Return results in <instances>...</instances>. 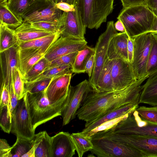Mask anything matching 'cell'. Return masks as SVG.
<instances>
[{
	"label": "cell",
	"instance_id": "obj_1",
	"mask_svg": "<svg viewBox=\"0 0 157 157\" xmlns=\"http://www.w3.org/2000/svg\"><path fill=\"white\" fill-rule=\"evenodd\" d=\"M148 77L137 80L120 91L98 92L92 89L78 110L77 117L79 119L86 122V127L112 111L139 101L142 90L141 84Z\"/></svg>",
	"mask_w": 157,
	"mask_h": 157
},
{
	"label": "cell",
	"instance_id": "obj_2",
	"mask_svg": "<svg viewBox=\"0 0 157 157\" xmlns=\"http://www.w3.org/2000/svg\"><path fill=\"white\" fill-rule=\"evenodd\" d=\"M47 89L37 93L26 92L32 125L34 131L40 125L61 116V112L67 104V97L55 102H51L47 96Z\"/></svg>",
	"mask_w": 157,
	"mask_h": 157
},
{
	"label": "cell",
	"instance_id": "obj_3",
	"mask_svg": "<svg viewBox=\"0 0 157 157\" xmlns=\"http://www.w3.org/2000/svg\"><path fill=\"white\" fill-rule=\"evenodd\" d=\"M155 14L145 5L123 8L117 17L123 23L125 31L131 38L149 33Z\"/></svg>",
	"mask_w": 157,
	"mask_h": 157
},
{
	"label": "cell",
	"instance_id": "obj_4",
	"mask_svg": "<svg viewBox=\"0 0 157 157\" xmlns=\"http://www.w3.org/2000/svg\"><path fill=\"white\" fill-rule=\"evenodd\" d=\"M114 0H76L78 10L86 28L98 29L113 10Z\"/></svg>",
	"mask_w": 157,
	"mask_h": 157
},
{
	"label": "cell",
	"instance_id": "obj_5",
	"mask_svg": "<svg viewBox=\"0 0 157 157\" xmlns=\"http://www.w3.org/2000/svg\"><path fill=\"white\" fill-rule=\"evenodd\" d=\"M97 137H106L131 146L144 157H157V136L115 133L107 130L98 133Z\"/></svg>",
	"mask_w": 157,
	"mask_h": 157
},
{
	"label": "cell",
	"instance_id": "obj_6",
	"mask_svg": "<svg viewBox=\"0 0 157 157\" xmlns=\"http://www.w3.org/2000/svg\"><path fill=\"white\" fill-rule=\"evenodd\" d=\"M63 12L57 8L53 0H33L21 17L23 22H57Z\"/></svg>",
	"mask_w": 157,
	"mask_h": 157
},
{
	"label": "cell",
	"instance_id": "obj_7",
	"mask_svg": "<svg viewBox=\"0 0 157 157\" xmlns=\"http://www.w3.org/2000/svg\"><path fill=\"white\" fill-rule=\"evenodd\" d=\"M91 137L93 148L90 151L98 157H144L132 147L107 137Z\"/></svg>",
	"mask_w": 157,
	"mask_h": 157
},
{
	"label": "cell",
	"instance_id": "obj_8",
	"mask_svg": "<svg viewBox=\"0 0 157 157\" xmlns=\"http://www.w3.org/2000/svg\"><path fill=\"white\" fill-rule=\"evenodd\" d=\"M11 132L18 137L27 140H32L35 134L32 123L28 104L27 93L18 100L11 113Z\"/></svg>",
	"mask_w": 157,
	"mask_h": 157
},
{
	"label": "cell",
	"instance_id": "obj_9",
	"mask_svg": "<svg viewBox=\"0 0 157 157\" xmlns=\"http://www.w3.org/2000/svg\"><path fill=\"white\" fill-rule=\"evenodd\" d=\"M108 130L112 132L124 134L157 136V123L143 119L136 109Z\"/></svg>",
	"mask_w": 157,
	"mask_h": 157
},
{
	"label": "cell",
	"instance_id": "obj_10",
	"mask_svg": "<svg viewBox=\"0 0 157 157\" xmlns=\"http://www.w3.org/2000/svg\"><path fill=\"white\" fill-rule=\"evenodd\" d=\"M133 39L134 50L131 65L138 80L148 76L147 73V66L152 43V33H144L135 37Z\"/></svg>",
	"mask_w": 157,
	"mask_h": 157
},
{
	"label": "cell",
	"instance_id": "obj_11",
	"mask_svg": "<svg viewBox=\"0 0 157 157\" xmlns=\"http://www.w3.org/2000/svg\"><path fill=\"white\" fill-rule=\"evenodd\" d=\"M118 33L113 21H108L105 31L99 37L95 49V62L92 75L89 82L93 90L95 88L100 72L107 57L108 47L112 37Z\"/></svg>",
	"mask_w": 157,
	"mask_h": 157
},
{
	"label": "cell",
	"instance_id": "obj_12",
	"mask_svg": "<svg viewBox=\"0 0 157 157\" xmlns=\"http://www.w3.org/2000/svg\"><path fill=\"white\" fill-rule=\"evenodd\" d=\"M92 89L89 81L86 79L75 86H70L67 104L61 113L63 126L75 118L83 100Z\"/></svg>",
	"mask_w": 157,
	"mask_h": 157
},
{
	"label": "cell",
	"instance_id": "obj_13",
	"mask_svg": "<svg viewBox=\"0 0 157 157\" xmlns=\"http://www.w3.org/2000/svg\"><path fill=\"white\" fill-rule=\"evenodd\" d=\"M112 75L114 91L123 90L137 80L131 63L122 59L112 60Z\"/></svg>",
	"mask_w": 157,
	"mask_h": 157
},
{
	"label": "cell",
	"instance_id": "obj_14",
	"mask_svg": "<svg viewBox=\"0 0 157 157\" xmlns=\"http://www.w3.org/2000/svg\"><path fill=\"white\" fill-rule=\"evenodd\" d=\"M87 44L85 40L60 36L50 47L44 57L51 62L62 56L78 52L83 48Z\"/></svg>",
	"mask_w": 157,
	"mask_h": 157
},
{
	"label": "cell",
	"instance_id": "obj_15",
	"mask_svg": "<svg viewBox=\"0 0 157 157\" xmlns=\"http://www.w3.org/2000/svg\"><path fill=\"white\" fill-rule=\"evenodd\" d=\"M17 45L0 52L1 87L5 85L8 90L12 85V75L16 68H19Z\"/></svg>",
	"mask_w": 157,
	"mask_h": 157
},
{
	"label": "cell",
	"instance_id": "obj_16",
	"mask_svg": "<svg viewBox=\"0 0 157 157\" xmlns=\"http://www.w3.org/2000/svg\"><path fill=\"white\" fill-rule=\"evenodd\" d=\"M86 28L76 8L73 11L63 12L62 17L60 36L85 40V34Z\"/></svg>",
	"mask_w": 157,
	"mask_h": 157
},
{
	"label": "cell",
	"instance_id": "obj_17",
	"mask_svg": "<svg viewBox=\"0 0 157 157\" xmlns=\"http://www.w3.org/2000/svg\"><path fill=\"white\" fill-rule=\"evenodd\" d=\"M52 157H72L75 147L68 132H61L52 137Z\"/></svg>",
	"mask_w": 157,
	"mask_h": 157
},
{
	"label": "cell",
	"instance_id": "obj_18",
	"mask_svg": "<svg viewBox=\"0 0 157 157\" xmlns=\"http://www.w3.org/2000/svg\"><path fill=\"white\" fill-rule=\"evenodd\" d=\"M72 73L52 78L47 89V96L51 102H55L67 97Z\"/></svg>",
	"mask_w": 157,
	"mask_h": 157
},
{
	"label": "cell",
	"instance_id": "obj_19",
	"mask_svg": "<svg viewBox=\"0 0 157 157\" xmlns=\"http://www.w3.org/2000/svg\"><path fill=\"white\" fill-rule=\"evenodd\" d=\"M128 35L125 31L115 34L109 42L107 57L111 60L122 59L128 61Z\"/></svg>",
	"mask_w": 157,
	"mask_h": 157
},
{
	"label": "cell",
	"instance_id": "obj_20",
	"mask_svg": "<svg viewBox=\"0 0 157 157\" xmlns=\"http://www.w3.org/2000/svg\"><path fill=\"white\" fill-rule=\"evenodd\" d=\"M139 101L130 103L121 108L112 111L93 122L81 132L85 133L89 132L107 121L121 117L136 110L138 107Z\"/></svg>",
	"mask_w": 157,
	"mask_h": 157
},
{
	"label": "cell",
	"instance_id": "obj_21",
	"mask_svg": "<svg viewBox=\"0 0 157 157\" xmlns=\"http://www.w3.org/2000/svg\"><path fill=\"white\" fill-rule=\"evenodd\" d=\"M139 103L157 106V74L150 76L143 86Z\"/></svg>",
	"mask_w": 157,
	"mask_h": 157
},
{
	"label": "cell",
	"instance_id": "obj_22",
	"mask_svg": "<svg viewBox=\"0 0 157 157\" xmlns=\"http://www.w3.org/2000/svg\"><path fill=\"white\" fill-rule=\"evenodd\" d=\"M14 30V35L20 42L30 41L53 34L36 28L30 23L26 22H22Z\"/></svg>",
	"mask_w": 157,
	"mask_h": 157
},
{
	"label": "cell",
	"instance_id": "obj_23",
	"mask_svg": "<svg viewBox=\"0 0 157 157\" xmlns=\"http://www.w3.org/2000/svg\"><path fill=\"white\" fill-rule=\"evenodd\" d=\"M112 60L106 57L94 91L101 92L114 91L112 75Z\"/></svg>",
	"mask_w": 157,
	"mask_h": 157
},
{
	"label": "cell",
	"instance_id": "obj_24",
	"mask_svg": "<svg viewBox=\"0 0 157 157\" xmlns=\"http://www.w3.org/2000/svg\"><path fill=\"white\" fill-rule=\"evenodd\" d=\"M61 36V32L26 42L18 41L17 45L20 49L32 48L38 49L45 54L51 45Z\"/></svg>",
	"mask_w": 157,
	"mask_h": 157
},
{
	"label": "cell",
	"instance_id": "obj_25",
	"mask_svg": "<svg viewBox=\"0 0 157 157\" xmlns=\"http://www.w3.org/2000/svg\"><path fill=\"white\" fill-rule=\"evenodd\" d=\"M95 53V48L86 45L78 51L74 63L72 65V73L75 74L84 73L87 62L92 55Z\"/></svg>",
	"mask_w": 157,
	"mask_h": 157
},
{
	"label": "cell",
	"instance_id": "obj_26",
	"mask_svg": "<svg viewBox=\"0 0 157 157\" xmlns=\"http://www.w3.org/2000/svg\"><path fill=\"white\" fill-rule=\"evenodd\" d=\"M0 52L17 45L18 40L14 30L0 21Z\"/></svg>",
	"mask_w": 157,
	"mask_h": 157
},
{
	"label": "cell",
	"instance_id": "obj_27",
	"mask_svg": "<svg viewBox=\"0 0 157 157\" xmlns=\"http://www.w3.org/2000/svg\"><path fill=\"white\" fill-rule=\"evenodd\" d=\"M71 136L79 157H82L85 153L93 148L91 137L82 132L72 133Z\"/></svg>",
	"mask_w": 157,
	"mask_h": 157
},
{
	"label": "cell",
	"instance_id": "obj_28",
	"mask_svg": "<svg viewBox=\"0 0 157 157\" xmlns=\"http://www.w3.org/2000/svg\"><path fill=\"white\" fill-rule=\"evenodd\" d=\"M152 43L147 66V75L149 77L157 74V34L152 33Z\"/></svg>",
	"mask_w": 157,
	"mask_h": 157
},
{
	"label": "cell",
	"instance_id": "obj_29",
	"mask_svg": "<svg viewBox=\"0 0 157 157\" xmlns=\"http://www.w3.org/2000/svg\"><path fill=\"white\" fill-rule=\"evenodd\" d=\"M35 157H52V137L43 131L41 141L36 149Z\"/></svg>",
	"mask_w": 157,
	"mask_h": 157
},
{
	"label": "cell",
	"instance_id": "obj_30",
	"mask_svg": "<svg viewBox=\"0 0 157 157\" xmlns=\"http://www.w3.org/2000/svg\"><path fill=\"white\" fill-rule=\"evenodd\" d=\"M50 62L44 57L36 63L23 78L24 82L35 80L48 67Z\"/></svg>",
	"mask_w": 157,
	"mask_h": 157
},
{
	"label": "cell",
	"instance_id": "obj_31",
	"mask_svg": "<svg viewBox=\"0 0 157 157\" xmlns=\"http://www.w3.org/2000/svg\"><path fill=\"white\" fill-rule=\"evenodd\" d=\"M0 21L5 23L10 28H16L23 22V21L11 11L6 5H0Z\"/></svg>",
	"mask_w": 157,
	"mask_h": 157
},
{
	"label": "cell",
	"instance_id": "obj_32",
	"mask_svg": "<svg viewBox=\"0 0 157 157\" xmlns=\"http://www.w3.org/2000/svg\"><path fill=\"white\" fill-rule=\"evenodd\" d=\"M52 78H44L31 82H25V93L27 92L34 94L45 90L48 87Z\"/></svg>",
	"mask_w": 157,
	"mask_h": 157
},
{
	"label": "cell",
	"instance_id": "obj_33",
	"mask_svg": "<svg viewBox=\"0 0 157 157\" xmlns=\"http://www.w3.org/2000/svg\"><path fill=\"white\" fill-rule=\"evenodd\" d=\"M33 0H8L6 6L19 19L23 21L21 16Z\"/></svg>",
	"mask_w": 157,
	"mask_h": 157
},
{
	"label": "cell",
	"instance_id": "obj_34",
	"mask_svg": "<svg viewBox=\"0 0 157 157\" xmlns=\"http://www.w3.org/2000/svg\"><path fill=\"white\" fill-rule=\"evenodd\" d=\"M33 145V139L27 140L17 137L15 143L11 147L10 157H22L31 149Z\"/></svg>",
	"mask_w": 157,
	"mask_h": 157
},
{
	"label": "cell",
	"instance_id": "obj_35",
	"mask_svg": "<svg viewBox=\"0 0 157 157\" xmlns=\"http://www.w3.org/2000/svg\"><path fill=\"white\" fill-rule=\"evenodd\" d=\"M72 66L70 65L57 66L48 68L35 80L44 78H52L64 74L72 73Z\"/></svg>",
	"mask_w": 157,
	"mask_h": 157
},
{
	"label": "cell",
	"instance_id": "obj_36",
	"mask_svg": "<svg viewBox=\"0 0 157 157\" xmlns=\"http://www.w3.org/2000/svg\"><path fill=\"white\" fill-rule=\"evenodd\" d=\"M24 83V80L18 68H16L13 74L12 84L18 100L22 98L25 94Z\"/></svg>",
	"mask_w": 157,
	"mask_h": 157
},
{
	"label": "cell",
	"instance_id": "obj_37",
	"mask_svg": "<svg viewBox=\"0 0 157 157\" xmlns=\"http://www.w3.org/2000/svg\"><path fill=\"white\" fill-rule=\"evenodd\" d=\"M44 56V54L38 53L33 55L19 63L18 69L23 78L33 66Z\"/></svg>",
	"mask_w": 157,
	"mask_h": 157
},
{
	"label": "cell",
	"instance_id": "obj_38",
	"mask_svg": "<svg viewBox=\"0 0 157 157\" xmlns=\"http://www.w3.org/2000/svg\"><path fill=\"white\" fill-rule=\"evenodd\" d=\"M30 24L32 26L36 28L52 33H55L60 31L62 25V17L60 21L57 22L40 21Z\"/></svg>",
	"mask_w": 157,
	"mask_h": 157
},
{
	"label": "cell",
	"instance_id": "obj_39",
	"mask_svg": "<svg viewBox=\"0 0 157 157\" xmlns=\"http://www.w3.org/2000/svg\"><path fill=\"white\" fill-rule=\"evenodd\" d=\"M136 110L140 116L147 121L157 123V109L155 106L138 107Z\"/></svg>",
	"mask_w": 157,
	"mask_h": 157
},
{
	"label": "cell",
	"instance_id": "obj_40",
	"mask_svg": "<svg viewBox=\"0 0 157 157\" xmlns=\"http://www.w3.org/2000/svg\"><path fill=\"white\" fill-rule=\"evenodd\" d=\"M0 127L4 132L10 133L12 126V115L7 106L0 108Z\"/></svg>",
	"mask_w": 157,
	"mask_h": 157
},
{
	"label": "cell",
	"instance_id": "obj_41",
	"mask_svg": "<svg viewBox=\"0 0 157 157\" xmlns=\"http://www.w3.org/2000/svg\"><path fill=\"white\" fill-rule=\"evenodd\" d=\"M129 113L121 117L103 123L87 132L82 133L85 135L91 137L98 132L106 130L112 128L126 118Z\"/></svg>",
	"mask_w": 157,
	"mask_h": 157
},
{
	"label": "cell",
	"instance_id": "obj_42",
	"mask_svg": "<svg viewBox=\"0 0 157 157\" xmlns=\"http://www.w3.org/2000/svg\"><path fill=\"white\" fill-rule=\"evenodd\" d=\"M78 52L62 56L50 62L48 68L59 66L70 65L72 66L74 62Z\"/></svg>",
	"mask_w": 157,
	"mask_h": 157
},
{
	"label": "cell",
	"instance_id": "obj_43",
	"mask_svg": "<svg viewBox=\"0 0 157 157\" xmlns=\"http://www.w3.org/2000/svg\"><path fill=\"white\" fill-rule=\"evenodd\" d=\"M0 101V108L3 106H7L10 114L11 115V105L10 101L9 91L5 85L1 87Z\"/></svg>",
	"mask_w": 157,
	"mask_h": 157
},
{
	"label": "cell",
	"instance_id": "obj_44",
	"mask_svg": "<svg viewBox=\"0 0 157 157\" xmlns=\"http://www.w3.org/2000/svg\"><path fill=\"white\" fill-rule=\"evenodd\" d=\"M43 133V131L35 134L33 139V146L29 151L24 154L22 157H35L36 149L41 141Z\"/></svg>",
	"mask_w": 157,
	"mask_h": 157
},
{
	"label": "cell",
	"instance_id": "obj_45",
	"mask_svg": "<svg viewBox=\"0 0 157 157\" xmlns=\"http://www.w3.org/2000/svg\"><path fill=\"white\" fill-rule=\"evenodd\" d=\"M39 53L43 54L38 49L32 48L20 49L19 48L18 50L19 63L33 55Z\"/></svg>",
	"mask_w": 157,
	"mask_h": 157
},
{
	"label": "cell",
	"instance_id": "obj_46",
	"mask_svg": "<svg viewBox=\"0 0 157 157\" xmlns=\"http://www.w3.org/2000/svg\"><path fill=\"white\" fill-rule=\"evenodd\" d=\"M11 147L4 139H0V157H10Z\"/></svg>",
	"mask_w": 157,
	"mask_h": 157
},
{
	"label": "cell",
	"instance_id": "obj_47",
	"mask_svg": "<svg viewBox=\"0 0 157 157\" xmlns=\"http://www.w3.org/2000/svg\"><path fill=\"white\" fill-rule=\"evenodd\" d=\"M57 8L65 12H69L74 11L75 7L73 5H70L67 2H60L56 4Z\"/></svg>",
	"mask_w": 157,
	"mask_h": 157
},
{
	"label": "cell",
	"instance_id": "obj_48",
	"mask_svg": "<svg viewBox=\"0 0 157 157\" xmlns=\"http://www.w3.org/2000/svg\"><path fill=\"white\" fill-rule=\"evenodd\" d=\"M134 50V41L133 38H131L128 36V60L129 62L131 63L132 61Z\"/></svg>",
	"mask_w": 157,
	"mask_h": 157
},
{
	"label": "cell",
	"instance_id": "obj_49",
	"mask_svg": "<svg viewBox=\"0 0 157 157\" xmlns=\"http://www.w3.org/2000/svg\"><path fill=\"white\" fill-rule=\"evenodd\" d=\"M122 2L123 8L139 5H145V0H120Z\"/></svg>",
	"mask_w": 157,
	"mask_h": 157
},
{
	"label": "cell",
	"instance_id": "obj_50",
	"mask_svg": "<svg viewBox=\"0 0 157 157\" xmlns=\"http://www.w3.org/2000/svg\"><path fill=\"white\" fill-rule=\"evenodd\" d=\"M95 62V54L91 56L86 64L85 67L86 72L89 77L90 78L92 74Z\"/></svg>",
	"mask_w": 157,
	"mask_h": 157
},
{
	"label": "cell",
	"instance_id": "obj_51",
	"mask_svg": "<svg viewBox=\"0 0 157 157\" xmlns=\"http://www.w3.org/2000/svg\"><path fill=\"white\" fill-rule=\"evenodd\" d=\"M146 5L152 11L157 9V0H145Z\"/></svg>",
	"mask_w": 157,
	"mask_h": 157
},
{
	"label": "cell",
	"instance_id": "obj_52",
	"mask_svg": "<svg viewBox=\"0 0 157 157\" xmlns=\"http://www.w3.org/2000/svg\"><path fill=\"white\" fill-rule=\"evenodd\" d=\"M114 27L116 30L121 32H125V29L122 22L119 20H118L114 24Z\"/></svg>",
	"mask_w": 157,
	"mask_h": 157
},
{
	"label": "cell",
	"instance_id": "obj_53",
	"mask_svg": "<svg viewBox=\"0 0 157 157\" xmlns=\"http://www.w3.org/2000/svg\"><path fill=\"white\" fill-rule=\"evenodd\" d=\"M153 34H157V16H155L153 24L149 32Z\"/></svg>",
	"mask_w": 157,
	"mask_h": 157
},
{
	"label": "cell",
	"instance_id": "obj_54",
	"mask_svg": "<svg viewBox=\"0 0 157 157\" xmlns=\"http://www.w3.org/2000/svg\"><path fill=\"white\" fill-rule=\"evenodd\" d=\"M56 4L60 2H67L70 5H74L75 6V5L76 0H53Z\"/></svg>",
	"mask_w": 157,
	"mask_h": 157
},
{
	"label": "cell",
	"instance_id": "obj_55",
	"mask_svg": "<svg viewBox=\"0 0 157 157\" xmlns=\"http://www.w3.org/2000/svg\"><path fill=\"white\" fill-rule=\"evenodd\" d=\"M8 0H0V5H6Z\"/></svg>",
	"mask_w": 157,
	"mask_h": 157
},
{
	"label": "cell",
	"instance_id": "obj_56",
	"mask_svg": "<svg viewBox=\"0 0 157 157\" xmlns=\"http://www.w3.org/2000/svg\"><path fill=\"white\" fill-rule=\"evenodd\" d=\"M152 11L153 12L155 15L157 16V9L154 10L153 11Z\"/></svg>",
	"mask_w": 157,
	"mask_h": 157
},
{
	"label": "cell",
	"instance_id": "obj_57",
	"mask_svg": "<svg viewBox=\"0 0 157 157\" xmlns=\"http://www.w3.org/2000/svg\"><path fill=\"white\" fill-rule=\"evenodd\" d=\"M155 107L157 109V106H155Z\"/></svg>",
	"mask_w": 157,
	"mask_h": 157
}]
</instances>
